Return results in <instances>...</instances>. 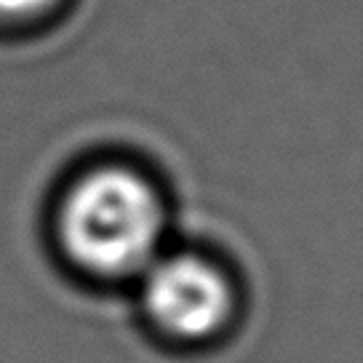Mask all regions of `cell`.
Listing matches in <instances>:
<instances>
[{
  "label": "cell",
  "mask_w": 363,
  "mask_h": 363,
  "mask_svg": "<svg viewBox=\"0 0 363 363\" xmlns=\"http://www.w3.org/2000/svg\"><path fill=\"white\" fill-rule=\"evenodd\" d=\"M163 208L134 171L96 169L72 184L62 206V243L80 267L125 275L145 267L158 246Z\"/></svg>",
  "instance_id": "obj_1"
},
{
  "label": "cell",
  "mask_w": 363,
  "mask_h": 363,
  "mask_svg": "<svg viewBox=\"0 0 363 363\" xmlns=\"http://www.w3.org/2000/svg\"><path fill=\"white\" fill-rule=\"evenodd\" d=\"M59 0H0V16L6 19H35L48 13Z\"/></svg>",
  "instance_id": "obj_3"
},
{
  "label": "cell",
  "mask_w": 363,
  "mask_h": 363,
  "mask_svg": "<svg viewBox=\"0 0 363 363\" xmlns=\"http://www.w3.org/2000/svg\"><path fill=\"white\" fill-rule=\"evenodd\" d=\"M145 305L163 331L182 340H203L230 318L233 291L225 275L208 262L174 257L150 270Z\"/></svg>",
  "instance_id": "obj_2"
}]
</instances>
